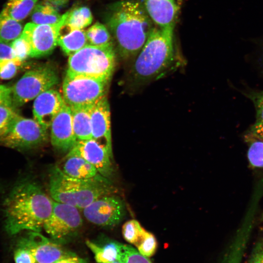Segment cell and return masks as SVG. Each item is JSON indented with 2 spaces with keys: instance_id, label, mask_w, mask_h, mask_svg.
I'll use <instances>...</instances> for the list:
<instances>
[{
  "instance_id": "26",
  "label": "cell",
  "mask_w": 263,
  "mask_h": 263,
  "mask_svg": "<svg viewBox=\"0 0 263 263\" xmlns=\"http://www.w3.org/2000/svg\"><path fill=\"white\" fill-rule=\"evenodd\" d=\"M23 29L21 21L0 13V43L12 42L21 36Z\"/></svg>"
},
{
  "instance_id": "22",
  "label": "cell",
  "mask_w": 263,
  "mask_h": 263,
  "mask_svg": "<svg viewBox=\"0 0 263 263\" xmlns=\"http://www.w3.org/2000/svg\"><path fill=\"white\" fill-rule=\"evenodd\" d=\"M61 15L50 3L39 2L36 5L31 14L32 22L38 24H51L58 22Z\"/></svg>"
},
{
  "instance_id": "16",
  "label": "cell",
  "mask_w": 263,
  "mask_h": 263,
  "mask_svg": "<svg viewBox=\"0 0 263 263\" xmlns=\"http://www.w3.org/2000/svg\"><path fill=\"white\" fill-rule=\"evenodd\" d=\"M65 103L62 95L58 91L51 89L44 92L35 99L34 119L47 130Z\"/></svg>"
},
{
  "instance_id": "1",
  "label": "cell",
  "mask_w": 263,
  "mask_h": 263,
  "mask_svg": "<svg viewBox=\"0 0 263 263\" xmlns=\"http://www.w3.org/2000/svg\"><path fill=\"white\" fill-rule=\"evenodd\" d=\"M174 28L153 27L131 63L127 79L131 90H139L182 66L184 62L175 48Z\"/></svg>"
},
{
  "instance_id": "10",
  "label": "cell",
  "mask_w": 263,
  "mask_h": 263,
  "mask_svg": "<svg viewBox=\"0 0 263 263\" xmlns=\"http://www.w3.org/2000/svg\"><path fill=\"white\" fill-rule=\"evenodd\" d=\"M82 219L75 207L53 200L52 212L43 227L55 240H64L75 233L82 226Z\"/></svg>"
},
{
  "instance_id": "5",
  "label": "cell",
  "mask_w": 263,
  "mask_h": 263,
  "mask_svg": "<svg viewBox=\"0 0 263 263\" xmlns=\"http://www.w3.org/2000/svg\"><path fill=\"white\" fill-rule=\"evenodd\" d=\"M115 62L116 55L113 42L103 46L87 44L69 56L67 71L111 80Z\"/></svg>"
},
{
  "instance_id": "43",
  "label": "cell",
  "mask_w": 263,
  "mask_h": 263,
  "mask_svg": "<svg viewBox=\"0 0 263 263\" xmlns=\"http://www.w3.org/2000/svg\"><path fill=\"white\" fill-rule=\"evenodd\" d=\"M122 263L116 260H115L114 261L111 262H108V263Z\"/></svg>"
},
{
  "instance_id": "13",
  "label": "cell",
  "mask_w": 263,
  "mask_h": 263,
  "mask_svg": "<svg viewBox=\"0 0 263 263\" xmlns=\"http://www.w3.org/2000/svg\"><path fill=\"white\" fill-rule=\"evenodd\" d=\"M66 156L80 157L94 166L102 176L111 179L113 172L112 156L93 139L78 140Z\"/></svg>"
},
{
  "instance_id": "31",
  "label": "cell",
  "mask_w": 263,
  "mask_h": 263,
  "mask_svg": "<svg viewBox=\"0 0 263 263\" xmlns=\"http://www.w3.org/2000/svg\"><path fill=\"white\" fill-rule=\"evenodd\" d=\"M19 114L17 109L12 106L0 104V140L7 132Z\"/></svg>"
},
{
  "instance_id": "17",
  "label": "cell",
  "mask_w": 263,
  "mask_h": 263,
  "mask_svg": "<svg viewBox=\"0 0 263 263\" xmlns=\"http://www.w3.org/2000/svg\"><path fill=\"white\" fill-rule=\"evenodd\" d=\"M143 6L156 26L174 27L178 7L174 0H143Z\"/></svg>"
},
{
  "instance_id": "2",
  "label": "cell",
  "mask_w": 263,
  "mask_h": 263,
  "mask_svg": "<svg viewBox=\"0 0 263 263\" xmlns=\"http://www.w3.org/2000/svg\"><path fill=\"white\" fill-rule=\"evenodd\" d=\"M53 208V199L30 179L17 183L5 199V227L10 235L27 230L40 232Z\"/></svg>"
},
{
  "instance_id": "44",
  "label": "cell",
  "mask_w": 263,
  "mask_h": 263,
  "mask_svg": "<svg viewBox=\"0 0 263 263\" xmlns=\"http://www.w3.org/2000/svg\"><path fill=\"white\" fill-rule=\"evenodd\" d=\"M261 218H262V222H263V214H262V217H261Z\"/></svg>"
},
{
  "instance_id": "3",
  "label": "cell",
  "mask_w": 263,
  "mask_h": 263,
  "mask_svg": "<svg viewBox=\"0 0 263 263\" xmlns=\"http://www.w3.org/2000/svg\"><path fill=\"white\" fill-rule=\"evenodd\" d=\"M153 23L139 1L123 0L113 6L107 25L123 60L133 61L153 28Z\"/></svg>"
},
{
  "instance_id": "8",
  "label": "cell",
  "mask_w": 263,
  "mask_h": 263,
  "mask_svg": "<svg viewBox=\"0 0 263 263\" xmlns=\"http://www.w3.org/2000/svg\"><path fill=\"white\" fill-rule=\"evenodd\" d=\"M67 15L68 12L63 14L60 20L55 24L29 22L25 25L20 36L29 45L30 57H40L52 53L58 45V38Z\"/></svg>"
},
{
  "instance_id": "15",
  "label": "cell",
  "mask_w": 263,
  "mask_h": 263,
  "mask_svg": "<svg viewBox=\"0 0 263 263\" xmlns=\"http://www.w3.org/2000/svg\"><path fill=\"white\" fill-rule=\"evenodd\" d=\"M50 128L52 145L60 151H69L77 139L74 131L71 109L66 103L52 121Z\"/></svg>"
},
{
  "instance_id": "28",
  "label": "cell",
  "mask_w": 263,
  "mask_h": 263,
  "mask_svg": "<svg viewBox=\"0 0 263 263\" xmlns=\"http://www.w3.org/2000/svg\"><path fill=\"white\" fill-rule=\"evenodd\" d=\"M146 230L136 220L127 221L122 226V235L124 239L136 246L143 239Z\"/></svg>"
},
{
  "instance_id": "11",
  "label": "cell",
  "mask_w": 263,
  "mask_h": 263,
  "mask_svg": "<svg viewBox=\"0 0 263 263\" xmlns=\"http://www.w3.org/2000/svg\"><path fill=\"white\" fill-rule=\"evenodd\" d=\"M85 218L96 225L111 227L124 218L126 208L123 201L114 194L101 197L83 209Z\"/></svg>"
},
{
  "instance_id": "19",
  "label": "cell",
  "mask_w": 263,
  "mask_h": 263,
  "mask_svg": "<svg viewBox=\"0 0 263 263\" xmlns=\"http://www.w3.org/2000/svg\"><path fill=\"white\" fill-rule=\"evenodd\" d=\"M91 106L70 107L74 131L77 140L92 139Z\"/></svg>"
},
{
  "instance_id": "32",
  "label": "cell",
  "mask_w": 263,
  "mask_h": 263,
  "mask_svg": "<svg viewBox=\"0 0 263 263\" xmlns=\"http://www.w3.org/2000/svg\"><path fill=\"white\" fill-rule=\"evenodd\" d=\"M136 247L141 255L149 258L155 253L157 248V242L153 234L146 231L143 239Z\"/></svg>"
},
{
  "instance_id": "37",
  "label": "cell",
  "mask_w": 263,
  "mask_h": 263,
  "mask_svg": "<svg viewBox=\"0 0 263 263\" xmlns=\"http://www.w3.org/2000/svg\"><path fill=\"white\" fill-rule=\"evenodd\" d=\"M248 263H263V239L255 245Z\"/></svg>"
},
{
  "instance_id": "18",
  "label": "cell",
  "mask_w": 263,
  "mask_h": 263,
  "mask_svg": "<svg viewBox=\"0 0 263 263\" xmlns=\"http://www.w3.org/2000/svg\"><path fill=\"white\" fill-rule=\"evenodd\" d=\"M57 166L64 173L76 178H91L99 174L94 166L76 156H65Z\"/></svg>"
},
{
  "instance_id": "6",
  "label": "cell",
  "mask_w": 263,
  "mask_h": 263,
  "mask_svg": "<svg viewBox=\"0 0 263 263\" xmlns=\"http://www.w3.org/2000/svg\"><path fill=\"white\" fill-rule=\"evenodd\" d=\"M110 81L67 71L62 83V97L70 107L91 106L106 95Z\"/></svg>"
},
{
  "instance_id": "9",
  "label": "cell",
  "mask_w": 263,
  "mask_h": 263,
  "mask_svg": "<svg viewBox=\"0 0 263 263\" xmlns=\"http://www.w3.org/2000/svg\"><path fill=\"white\" fill-rule=\"evenodd\" d=\"M47 130L36 120L23 117L19 114L0 140V143L17 150L32 149L46 141Z\"/></svg>"
},
{
  "instance_id": "40",
  "label": "cell",
  "mask_w": 263,
  "mask_h": 263,
  "mask_svg": "<svg viewBox=\"0 0 263 263\" xmlns=\"http://www.w3.org/2000/svg\"><path fill=\"white\" fill-rule=\"evenodd\" d=\"M247 137L263 140V123H256L249 129Z\"/></svg>"
},
{
  "instance_id": "21",
  "label": "cell",
  "mask_w": 263,
  "mask_h": 263,
  "mask_svg": "<svg viewBox=\"0 0 263 263\" xmlns=\"http://www.w3.org/2000/svg\"><path fill=\"white\" fill-rule=\"evenodd\" d=\"M59 35L57 43L64 53L69 56L88 44L86 31L83 29L68 30Z\"/></svg>"
},
{
  "instance_id": "14",
  "label": "cell",
  "mask_w": 263,
  "mask_h": 263,
  "mask_svg": "<svg viewBox=\"0 0 263 263\" xmlns=\"http://www.w3.org/2000/svg\"><path fill=\"white\" fill-rule=\"evenodd\" d=\"M92 139L112 154L110 108L106 95L91 107Z\"/></svg>"
},
{
  "instance_id": "25",
  "label": "cell",
  "mask_w": 263,
  "mask_h": 263,
  "mask_svg": "<svg viewBox=\"0 0 263 263\" xmlns=\"http://www.w3.org/2000/svg\"><path fill=\"white\" fill-rule=\"evenodd\" d=\"M93 19L90 9L86 6H80L68 11L64 26L70 30L83 29L92 23Z\"/></svg>"
},
{
  "instance_id": "41",
  "label": "cell",
  "mask_w": 263,
  "mask_h": 263,
  "mask_svg": "<svg viewBox=\"0 0 263 263\" xmlns=\"http://www.w3.org/2000/svg\"><path fill=\"white\" fill-rule=\"evenodd\" d=\"M55 263H87L84 259L73 255L60 259Z\"/></svg>"
},
{
  "instance_id": "23",
  "label": "cell",
  "mask_w": 263,
  "mask_h": 263,
  "mask_svg": "<svg viewBox=\"0 0 263 263\" xmlns=\"http://www.w3.org/2000/svg\"><path fill=\"white\" fill-rule=\"evenodd\" d=\"M87 245L94 255L96 261L98 263H106L117 260L119 242L108 241L103 244H99L87 240Z\"/></svg>"
},
{
  "instance_id": "12",
  "label": "cell",
  "mask_w": 263,
  "mask_h": 263,
  "mask_svg": "<svg viewBox=\"0 0 263 263\" xmlns=\"http://www.w3.org/2000/svg\"><path fill=\"white\" fill-rule=\"evenodd\" d=\"M17 247L30 251L37 263H55L72 255L66 253L60 245L50 241L39 232L32 231L19 239Z\"/></svg>"
},
{
  "instance_id": "27",
  "label": "cell",
  "mask_w": 263,
  "mask_h": 263,
  "mask_svg": "<svg viewBox=\"0 0 263 263\" xmlns=\"http://www.w3.org/2000/svg\"><path fill=\"white\" fill-rule=\"evenodd\" d=\"M88 44L103 46L112 43L111 34L103 24L97 22L86 31Z\"/></svg>"
},
{
  "instance_id": "38",
  "label": "cell",
  "mask_w": 263,
  "mask_h": 263,
  "mask_svg": "<svg viewBox=\"0 0 263 263\" xmlns=\"http://www.w3.org/2000/svg\"><path fill=\"white\" fill-rule=\"evenodd\" d=\"M0 104L12 106L11 87L0 84Z\"/></svg>"
},
{
  "instance_id": "39",
  "label": "cell",
  "mask_w": 263,
  "mask_h": 263,
  "mask_svg": "<svg viewBox=\"0 0 263 263\" xmlns=\"http://www.w3.org/2000/svg\"><path fill=\"white\" fill-rule=\"evenodd\" d=\"M13 58H16L14 55L11 44L0 43V61Z\"/></svg>"
},
{
  "instance_id": "29",
  "label": "cell",
  "mask_w": 263,
  "mask_h": 263,
  "mask_svg": "<svg viewBox=\"0 0 263 263\" xmlns=\"http://www.w3.org/2000/svg\"><path fill=\"white\" fill-rule=\"evenodd\" d=\"M117 260L122 263H152L131 245L119 243Z\"/></svg>"
},
{
  "instance_id": "34",
  "label": "cell",
  "mask_w": 263,
  "mask_h": 263,
  "mask_svg": "<svg viewBox=\"0 0 263 263\" xmlns=\"http://www.w3.org/2000/svg\"><path fill=\"white\" fill-rule=\"evenodd\" d=\"M10 44L16 59L23 62L29 57V45L21 36L11 42Z\"/></svg>"
},
{
  "instance_id": "24",
  "label": "cell",
  "mask_w": 263,
  "mask_h": 263,
  "mask_svg": "<svg viewBox=\"0 0 263 263\" xmlns=\"http://www.w3.org/2000/svg\"><path fill=\"white\" fill-rule=\"evenodd\" d=\"M38 0H9L1 12L8 17L21 21L32 12Z\"/></svg>"
},
{
  "instance_id": "35",
  "label": "cell",
  "mask_w": 263,
  "mask_h": 263,
  "mask_svg": "<svg viewBox=\"0 0 263 263\" xmlns=\"http://www.w3.org/2000/svg\"><path fill=\"white\" fill-rule=\"evenodd\" d=\"M247 97L253 102L256 110V123H263V91L252 92Z\"/></svg>"
},
{
  "instance_id": "7",
  "label": "cell",
  "mask_w": 263,
  "mask_h": 263,
  "mask_svg": "<svg viewBox=\"0 0 263 263\" xmlns=\"http://www.w3.org/2000/svg\"><path fill=\"white\" fill-rule=\"evenodd\" d=\"M56 71L45 65L27 71L11 87L12 105L17 109L58 83Z\"/></svg>"
},
{
  "instance_id": "4",
  "label": "cell",
  "mask_w": 263,
  "mask_h": 263,
  "mask_svg": "<svg viewBox=\"0 0 263 263\" xmlns=\"http://www.w3.org/2000/svg\"><path fill=\"white\" fill-rule=\"evenodd\" d=\"M48 188L53 200L78 209H83L97 199L116 191L111 180L100 174L91 178H76L64 173L57 165L50 169Z\"/></svg>"
},
{
  "instance_id": "36",
  "label": "cell",
  "mask_w": 263,
  "mask_h": 263,
  "mask_svg": "<svg viewBox=\"0 0 263 263\" xmlns=\"http://www.w3.org/2000/svg\"><path fill=\"white\" fill-rule=\"evenodd\" d=\"M16 263H37L34 255L28 250L18 247L14 254Z\"/></svg>"
},
{
  "instance_id": "20",
  "label": "cell",
  "mask_w": 263,
  "mask_h": 263,
  "mask_svg": "<svg viewBox=\"0 0 263 263\" xmlns=\"http://www.w3.org/2000/svg\"><path fill=\"white\" fill-rule=\"evenodd\" d=\"M250 226L240 229L228 247L222 263H241L250 232Z\"/></svg>"
},
{
  "instance_id": "42",
  "label": "cell",
  "mask_w": 263,
  "mask_h": 263,
  "mask_svg": "<svg viewBox=\"0 0 263 263\" xmlns=\"http://www.w3.org/2000/svg\"><path fill=\"white\" fill-rule=\"evenodd\" d=\"M69 0H47V2L54 6H63L66 4Z\"/></svg>"
},
{
  "instance_id": "33",
  "label": "cell",
  "mask_w": 263,
  "mask_h": 263,
  "mask_svg": "<svg viewBox=\"0 0 263 263\" xmlns=\"http://www.w3.org/2000/svg\"><path fill=\"white\" fill-rule=\"evenodd\" d=\"M22 61L17 59H9L0 61V78L9 79L18 73Z\"/></svg>"
},
{
  "instance_id": "30",
  "label": "cell",
  "mask_w": 263,
  "mask_h": 263,
  "mask_svg": "<svg viewBox=\"0 0 263 263\" xmlns=\"http://www.w3.org/2000/svg\"><path fill=\"white\" fill-rule=\"evenodd\" d=\"M250 140L247 151L250 164L256 168H263V140L247 137Z\"/></svg>"
}]
</instances>
